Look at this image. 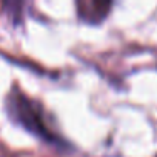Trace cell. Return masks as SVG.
I'll return each instance as SVG.
<instances>
[{
	"label": "cell",
	"mask_w": 157,
	"mask_h": 157,
	"mask_svg": "<svg viewBox=\"0 0 157 157\" xmlns=\"http://www.w3.org/2000/svg\"><path fill=\"white\" fill-rule=\"evenodd\" d=\"M6 109L13 120L20 123L29 132L51 143H59L60 139L51 126L48 116L37 100H33L19 88H13L6 97Z\"/></svg>",
	"instance_id": "6da1fadb"
},
{
	"label": "cell",
	"mask_w": 157,
	"mask_h": 157,
	"mask_svg": "<svg viewBox=\"0 0 157 157\" xmlns=\"http://www.w3.org/2000/svg\"><path fill=\"white\" fill-rule=\"evenodd\" d=\"M77 13L78 17L82 20L88 22V23H100L102 20H105V17L109 14V10L113 6L111 2H77Z\"/></svg>",
	"instance_id": "7a4b0ae2"
},
{
	"label": "cell",
	"mask_w": 157,
	"mask_h": 157,
	"mask_svg": "<svg viewBox=\"0 0 157 157\" xmlns=\"http://www.w3.org/2000/svg\"><path fill=\"white\" fill-rule=\"evenodd\" d=\"M155 157H157V155H155Z\"/></svg>",
	"instance_id": "3957f363"
}]
</instances>
